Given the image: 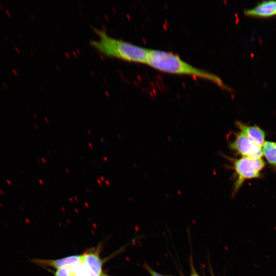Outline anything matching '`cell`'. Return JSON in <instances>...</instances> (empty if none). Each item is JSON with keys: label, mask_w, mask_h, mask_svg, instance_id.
<instances>
[{"label": "cell", "mask_w": 276, "mask_h": 276, "mask_svg": "<svg viewBox=\"0 0 276 276\" xmlns=\"http://www.w3.org/2000/svg\"><path fill=\"white\" fill-rule=\"evenodd\" d=\"M6 12H7V14L8 15L9 17H11V14L8 10H6Z\"/></svg>", "instance_id": "cell-13"}, {"label": "cell", "mask_w": 276, "mask_h": 276, "mask_svg": "<svg viewBox=\"0 0 276 276\" xmlns=\"http://www.w3.org/2000/svg\"><path fill=\"white\" fill-rule=\"evenodd\" d=\"M75 266H67L58 269L54 272L55 276H74Z\"/></svg>", "instance_id": "cell-10"}, {"label": "cell", "mask_w": 276, "mask_h": 276, "mask_svg": "<svg viewBox=\"0 0 276 276\" xmlns=\"http://www.w3.org/2000/svg\"><path fill=\"white\" fill-rule=\"evenodd\" d=\"M145 267L146 269L150 273L151 276H164V275H161L159 273L156 272V271H155L151 268H150L147 264H145Z\"/></svg>", "instance_id": "cell-11"}, {"label": "cell", "mask_w": 276, "mask_h": 276, "mask_svg": "<svg viewBox=\"0 0 276 276\" xmlns=\"http://www.w3.org/2000/svg\"><path fill=\"white\" fill-rule=\"evenodd\" d=\"M15 49L18 53H19V50L16 47H15Z\"/></svg>", "instance_id": "cell-17"}, {"label": "cell", "mask_w": 276, "mask_h": 276, "mask_svg": "<svg viewBox=\"0 0 276 276\" xmlns=\"http://www.w3.org/2000/svg\"><path fill=\"white\" fill-rule=\"evenodd\" d=\"M12 72H13L14 75H17V73L16 71L14 68H12Z\"/></svg>", "instance_id": "cell-14"}, {"label": "cell", "mask_w": 276, "mask_h": 276, "mask_svg": "<svg viewBox=\"0 0 276 276\" xmlns=\"http://www.w3.org/2000/svg\"><path fill=\"white\" fill-rule=\"evenodd\" d=\"M83 255H73L58 259L49 260L35 259L32 262L40 266H50L56 269L73 266L81 263L83 261Z\"/></svg>", "instance_id": "cell-5"}, {"label": "cell", "mask_w": 276, "mask_h": 276, "mask_svg": "<svg viewBox=\"0 0 276 276\" xmlns=\"http://www.w3.org/2000/svg\"><path fill=\"white\" fill-rule=\"evenodd\" d=\"M3 192H4L3 191H2V190H0V193H2V194L3 193L4 194V193Z\"/></svg>", "instance_id": "cell-20"}, {"label": "cell", "mask_w": 276, "mask_h": 276, "mask_svg": "<svg viewBox=\"0 0 276 276\" xmlns=\"http://www.w3.org/2000/svg\"><path fill=\"white\" fill-rule=\"evenodd\" d=\"M246 15L266 17L276 15V1H263L252 8L244 10Z\"/></svg>", "instance_id": "cell-6"}, {"label": "cell", "mask_w": 276, "mask_h": 276, "mask_svg": "<svg viewBox=\"0 0 276 276\" xmlns=\"http://www.w3.org/2000/svg\"><path fill=\"white\" fill-rule=\"evenodd\" d=\"M94 30L98 38L89 42L101 53L127 61L146 63L149 49L114 38L104 30Z\"/></svg>", "instance_id": "cell-2"}, {"label": "cell", "mask_w": 276, "mask_h": 276, "mask_svg": "<svg viewBox=\"0 0 276 276\" xmlns=\"http://www.w3.org/2000/svg\"><path fill=\"white\" fill-rule=\"evenodd\" d=\"M100 249L98 246L88 250L83 254V262L91 268L97 274L100 276H106L102 270L103 261L100 256Z\"/></svg>", "instance_id": "cell-8"}, {"label": "cell", "mask_w": 276, "mask_h": 276, "mask_svg": "<svg viewBox=\"0 0 276 276\" xmlns=\"http://www.w3.org/2000/svg\"><path fill=\"white\" fill-rule=\"evenodd\" d=\"M146 64L163 72L204 79L214 83L222 88L228 89L223 81L217 75L197 68L170 52L149 49Z\"/></svg>", "instance_id": "cell-1"}, {"label": "cell", "mask_w": 276, "mask_h": 276, "mask_svg": "<svg viewBox=\"0 0 276 276\" xmlns=\"http://www.w3.org/2000/svg\"><path fill=\"white\" fill-rule=\"evenodd\" d=\"M191 276H199V275L195 272V270L193 269Z\"/></svg>", "instance_id": "cell-12"}, {"label": "cell", "mask_w": 276, "mask_h": 276, "mask_svg": "<svg viewBox=\"0 0 276 276\" xmlns=\"http://www.w3.org/2000/svg\"><path fill=\"white\" fill-rule=\"evenodd\" d=\"M229 147L242 157H261L263 155L262 148L250 140L241 131L235 132Z\"/></svg>", "instance_id": "cell-4"}, {"label": "cell", "mask_w": 276, "mask_h": 276, "mask_svg": "<svg viewBox=\"0 0 276 276\" xmlns=\"http://www.w3.org/2000/svg\"><path fill=\"white\" fill-rule=\"evenodd\" d=\"M229 159L232 164V168L236 176V180L234 185V194L238 192L245 180L260 177L261 172L265 165L261 157H242Z\"/></svg>", "instance_id": "cell-3"}, {"label": "cell", "mask_w": 276, "mask_h": 276, "mask_svg": "<svg viewBox=\"0 0 276 276\" xmlns=\"http://www.w3.org/2000/svg\"><path fill=\"white\" fill-rule=\"evenodd\" d=\"M236 126L256 145L262 147L265 142L264 131L257 125L249 126L240 122L236 123Z\"/></svg>", "instance_id": "cell-7"}, {"label": "cell", "mask_w": 276, "mask_h": 276, "mask_svg": "<svg viewBox=\"0 0 276 276\" xmlns=\"http://www.w3.org/2000/svg\"><path fill=\"white\" fill-rule=\"evenodd\" d=\"M0 8L1 9H3V6L2 4H0Z\"/></svg>", "instance_id": "cell-18"}, {"label": "cell", "mask_w": 276, "mask_h": 276, "mask_svg": "<svg viewBox=\"0 0 276 276\" xmlns=\"http://www.w3.org/2000/svg\"><path fill=\"white\" fill-rule=\"evenodd\" d=\"M4 39H5V40H6V41L7 42H8V39L6 38V37H4Z\"/></svg>", "instance_id": "cell-19"}, {"label": "cell", "mask_w": 276, "mask_h": 276, "mask_svg": "<svg viewBox=\"0 0 276 276\" xmlns=\"http://www.w3.org/2000/svg\"><path fill=\"white\" fill-rule=\"evenodd\" d=\"M2 85L4 86V87L6 89H7V88H8L7 85L6 84H5V83L3 82V83H2Z\"/></svg>", "instance_id": "cell-15"}, {"label": "cell", "mask_w": 276, "mask_h": 276, "mask_svg": "<svg viewBox=\"0 0 276 276\" xmlns=\"http://www.w3.org/2000/svg\"><path fill=\"white\" fill-rule=\"evenodd\" d=\"M6 181L9 183V185H12V183L11 181L9 180L8 179H7Z\"/></svg>", "instance_id": "cell-16"}, {"label": "cell", "mask_w": 276, "mask_h": 276, "mask_svg": "<svg viewBox=\"0 0 276 276\" xmlns=\"http://www.w3.org/2000/svg\"><path fill=\"white\" fill-rule=\"evenodd\" d=\"M262 147L263 155L268 163L276 168V142L265 141Z\"/></svg>", "instance_id": "cell-9"}]
</instances>
